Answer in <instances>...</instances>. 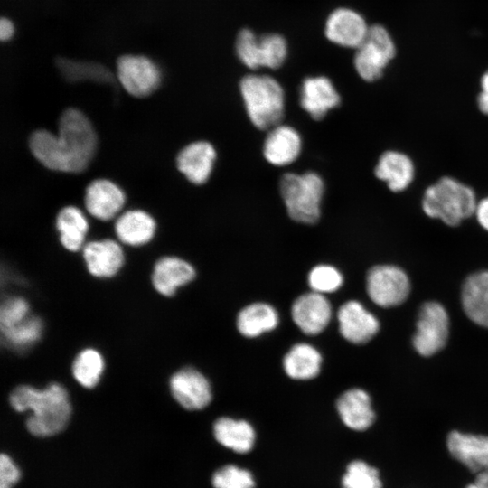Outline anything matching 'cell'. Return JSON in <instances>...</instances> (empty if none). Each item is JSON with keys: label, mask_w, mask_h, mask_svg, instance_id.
Listing matches in <instances>:
<instances>
[{"label": "cell", "mask_w": 488, "mask_h": 488, "mask_svg": "<svg viewBox=\"0 0 488 488\" xmlns=\"http://www.w3.org/2000/svg\"><path fill=\"white\" fill-rule=\"evenodd\" d=\"M59 134L46 129L33 131L28 138L32 155L50 170L81 173L97 150L98 137L88 117L77 108H65L58 122Z\"/></svg>", "instance_id": "cell-1"}, {"label": "cell", "mask_w": 488, "mask_h": 488, "mask_svg": "<svg viewBox=\"0 0 488 488\" xmlns=\"http://www.w3.org/2000/svg\"><path fill=\"white\" fill-rule=\"evenodd\" d=\"M9 403L17 412H32L26 420V427L39 437L61 432L72 413L69 393L59 382H52L42 389L19 385L10 393Z\"/></svg>", "instance_id": "cell-2"}, {"label": "cell", "mask_w": 488, "mask_h": 488, "mask_svg": "<svg viewBox=\"0 0 488 488\" xmlns=\"http://www.w3.org/2000/svg\"><path fill=\"white\" fill-rule=\"evenodd\" d=\"M477 202L471 186L455 177L443 176L425 189L421 209L428 218L456 227L474 216Z\"/></svg>", "instance_id": "cell-3"}, {"label": "cell", "mask_w": 488, "mask_h": 488, "mask_svg": "<svg viewBox=\"0 0 488 488\" xmlns=\"http://www.w3.org/2000/svg\"><path fill=\"white\" fill-rule=\"evenodd\" d=\"M246 111L252 124L265 130L279 125L285 107V94L279 82L268 76L249 74L239 82Z\"/></svg>", "instance_id": "cell-4"}, {"label": "cell", "mask_w": 488, "mask_h": 488, "mask_svg": "<svg viewBox=\"0 0 488 488\" xmlns=\"http://www.w3.org/2000/svg\"><path fill=\"white\" fill-rule=\"evenodd\" d=\"M279 188L292 220L305 224H314L319 220L324 184L317 174L287 173L281 177Z\"/></svg>", "instance_id": "cell-5"}, {"label": "cell", "mask_w": 488, "mask_h": 488, "mask_svg": "<svg viewBox=\"0 0 488 488\" xmlns=\"http://www.w3.org/2000/svg\"><path fill=\"white\" fill-rule=\"evenodd\" d=\"M235 52L240 62L249 70H276L286 60L288 45L278 33L258 36L252 30L244 28L236 37Z\"/></svg>", "instance_id": "cell-6"}, {"label": "cell", "mask_w": 488, "mask_h": 488, "mask_svg": "<svg viewBox=\"0 0 488 488\" xmlns=\"http://www.w3.org/2000/svg\"><path fill=\"white\" fill-rule=\"evenodd\" d=\"M354 68L365 81L380 79L396 52L394 42L381 25H372L362 43L355 49Z\"/></svg>", "instance_id": "cell-7"}, {"label": "cell", "mask_w": 488, "mask_h": 488, "mask_svg": "<svg viewBox=\"0 0 488 488\" xmlns=\"http://www.w3.org/2000/svg\"><path fill=\"white\" fill-rule=\"evenodd\" d=\"M412 343L418 354L429 357L441 351L449 335V317L438 302H425L419 308Z\"/></svg>", "instance_id": "cell-8"}, {"label": "cell", "mask_w": 488, "mask_h": 488, "mask_svg": "<svg viewBox=\"0 0 488 488\" xmlns=\"http://www.w3.org/2000/svg\"><path fill=\"white\" fill-rule=\"evenodd\" d=\"M366 289L376 305L389 308L401 305L410 292V281L399 267L382 264L372 267L367 274Z\"/></svg>", "instance_id": "cell-9"}, {"label": "cell", "mask_w": 488, "mask_h": 488, "mask_svg": "<svg viewBox=\"0 0 488 488\" xmlns=\"http://www.w3.org/2000/svg\"><path fill=\"white\" fill-rule=\"evenodd\" d=\"M117 79L128 94L145 98L158 89L162 75L159 67L151 59L126 54L117 60Z\"/></svg>", "instance_id": "cell-10"}, {"label": "cell", "mask_w": 488, "mask_h": 488, "mask_svg": "<svg viewBox=\"0 0 488 488\" xmlns=\"http://www.w3.org/2000/svg\"><path fill=\"white\" fill-rule=\"evenodd\" d=\"M369 28L361 14L349 7H338L327 16L324 34L332 43L357 49L366 38Z\"/></svg>", "instance_id": "cell-11"}, {"label": "cell", "mask_w": 488, "mask_h": 488, "mask_svg": "<svg viewBox=\"0 0 488 488\" xmlns=\"http://www.w3.org/2000/svg\"><path fill=\"white\" fill-rule=\"evenodd\" d=\"M169 389L175 401L187 410L204 408L212 397L206 377L190 367L183 368L171 376Z\"/></svg>", "instance_id": "cell-12"}, {"label": "cell", "mask_w": 488, "mask_h": 488, "mask_svg": "<svg viewBox=\"0 0 488 488\" xmlns=\"http://www.w3.org/2000/svg\"><path fill=\"white\" fill-rule=\"evenodd\" d=\"M446 448L472 473L488 471V436L453 430L447 435Z\"/></svg>", "instance_id": "cell-13"}, {"label": "cell", "mask_w": 488, "mask_h": 488, "mask_svg": "<svg viewBox=\"0 0 488 488\" xmlns=\"http://www.w3.org/2000/svg\"><path fill=\"white\" fill-rule=\"evenodd\" d=\"M337 318L341 334L352 343L369 342L380 329L377 318L355 300L344 303L338 310Z\"/></svg>", "instance_id": "cell-14"}, {"label": "cell", "mask_w": 488, "mask_h": 488, "mask_svg": "<svg viewBox=\"0 0 488 488\" xmlns=\"http://www.w3.org/2000/svg\"><path fill=\"white\" fill-rule=\"evenodd\" d=\"M291 314L295 324L305 333H320L329 324L332 308L323 294L310 292L297 297L293 303Z\"/></svg>", "instance_id": "cell-15"}, {"label": "cell", "mask_w": 488, "mask_h": 488, "mask_svg": "<svg viewBox=\"0 0 488 488\" xmlns=\"http://www.w3.org/2000/svg\"><path fill=\"white\" fill-rule=\"evenodd\" d=\"M124 202V192L108 179H94L85 188V208L97 219L108 221L113 218L123 207Z\"/></svg>", "instance_id": "cell-16"}, {"label": "cell", "mask_w": 488, "mask_h": 488, "mask_svg": "<svg viewBox=\"0 0 488 488\" xmlns=\"http://www.w3.org/2000/svg\"><path fill=\"white\" fill-rule=\"evenodd\" d=\"M82 257L89 273L99 278L114 277L125 260L121 247L110 239L86 243L82 248Z\"/></svg>", "instance_id": "cell-17"}, {"label": "cell", "mask_w": 488, "mask_h": 488, "mask_svg": "<svg viewBox=\"0 0 488 488\" xmlns=\"http://www.w3.org/2000/svg\"><path fill=\"white\" fill-rule=\"evenodd\" d=\"M340 102V95L327 77H307L303 80L300 105L314 119H322L329 110L338 107Z\"/></svg>", "instance_id": "cell-18"}, {"label": "cell", "mask_w": 488, "mask_h": 488, "mask_svg": "<svg viewBox=\"0 0 488 488\" xmlns=\"http://www.w3.org/2000/svg\"><path fill=\"white\" fill-rule=\"evenodd\" d=\"M195 277L193 267L175 256H164L154 264L151 275L155 291L164 296H173L177 289L190 283Z\"/></svg>", "instance_id": "cell-19"}, {"label": "cell", "mask_w": 488, "mask_h": 488, "mask_svg": "<svg viewBox=\"0 0 488 488\" xmlns=\"http://www.w3.org/2000/svg\"><path fill=\"white\" fill-rule=\"evenodd\" d=\"M216 158V151L207 141L192 142L176 155L177 169L192 183L202 184L210 177Z\"/></svg>", "instance_id": "cell-20"}, {"label": "cell", "mask_w": 488, "mask_h": 488, "mask_svg": "<svg viewBox=\"0 0 488 488\" xmlns=\"http://www.w3.org/2000/svg\"><path fill=\"white\" fill-rule=\"evenodd\" d=\"M375 176L393 192L407 190L415 178V164L405 153L388 150L381 154L374 170Z\"/></svg>", "instance_id": "cell-21"}, {"label": "cell", "mask_w": 488, "mask_h": 488, "mask_svg": "<svg viewBox=\"0 0 488 488\" xmlns=\"http://www.w3.org/2000/svg\"><path fill=\"white\" fill-rule=\"evenodd\" d=\"M461 302L471 321L488 328V269L472 273L465 279Z\"/></svg>", "instance_id": "cell-22"}, {"label": "cell", "mask_w": 488, "mask_h": 488, "mask_svg": "<svg viewBox=\"0 0 488 488\" xmlns=\"http://www.w3.org/2000/svg\"><path fill=\"white\" fill-rule=\"evenodd\" d=\"M343 423L354 431H365L373 424L375 413L369 394L361 389L343 393L336 402Z\"/></svg>", "instance_id": "cell-23"}, {"label": "cell", "mask_w": 488, "mask_h": 488, "mask_svg": "<svg viewBox=\"0 0 488 488\" xmlns=\"http://www.w3.org/2000/svg\"><path fill=\"white\" fill-rule=\"evenodd\" d=\"M301 146V138L296 129L277 125L272 127L265 139L263 155L269 164L284 166L296 160Z\"/></svg>", "instance_id": "cell-24"}, {"label": "cell", "mask_w": 488, "mask_h": 488, "mask_svg": "<svg viewBox=\"0 0 488 488\" xmlns=\"http://www.w3.org/2000/svg\"><path fill=\"white\" fill-rule=\"evenodd\" d=\"M212 430L215 440L236 454L246 455L255 446L256 432L246 420L222 417L214 422Z\"/></svg>", "instance_id": "cell-25"}, {"label": "cell", "mask_w": 488, "mask_h": 488, "mask_svg": "<svg viewBox=\"0 0 488 488\" xmlns=\"http://www.w3.org/2000/svg\"><path fill=\"white\" fill-rule=\"evenodd\" d=\"M114 229L121 242L129 246H141L152 239L155 221L143 210H128L117 217Z\"/></svg>", "instance_id": "cell-26"}, {"label": "cell", "mask_w": 488, "mask_h": 488, "mask_svg": "<svg viewBox=\"0 0 488 488\" xmlns=\"http://www.w3.org/2000/svg\"><path fill=\"white\" fill-rule=\"evenodd\" d=\"M55 66L61 78L69 83L92 81L112 86L116 84V77L112 71L99 62L74 61L64 57H57L55 59Z\"/></svg>", "instance_id": "cell-27"}, {"label": "cell", "mask_w": 488, "mask_h": 488, "mask_svg": "<svg viewBox=\"0 0 488 488\" xmlns=\"http://www.w3.org/2000/svg\"><path fill=\"white\" fill-rule=\"evenodd\" d=\"M55 226L61 244L69 251H78L83 244L88 230V221L81 211L73 206H64L55 217Z\"/></svg>", "instance_id": "cell-28"}, {"label": "cell", "mask_w": 488, "mask_h": 488, "mask_svg": "<svg viewBox=\"0 0 488 488\" xmlns=\"http://www.w3.org/2000/svg\"><path fill=\"white\" fill-rule=\"evenodd\" d=\"M278 324L276 309L268 304L254 303L243 308L237 318L239 333L249 338L272 331Z\"/></svg>", "instance_id": "cell-29"}, {"label": "cell", "mask_w": 488, "mask_h": 488, "mask_svg": "<svg viewBox=\"0 0 488 488\" xmlns=\"http://www.w3.org/2000/svg\"><path fill=\"white\" fill-rule=\"evenodd\" d=\"M322 357L319 352L307 343L294 345L286 354L283 366L288 377L295 380H310L320 371Z\"/></svg>", "instance_id": "cell-30"}, {"label": "cell", "mask_w": 488, "mask_h": 488, "mask_svg": "<svg viewBox=\"0 0 488 488\" xmlns=\"http://www.w3.org/2000/svg\"><path fill=\"white\" fill-rule=\"evenodd\" d=\"M104 370V358L94 348L81 350L74 358L71 365L73 378L85 389L95 388L99 383Z\"/></svg>", "instance_id": "cell-31"}, {"label": "cell", "mask_w": 488, "mask_h": 488, "mask_svg": "<svg viewBox=\"0 0 488 488\" xmlns=\"http://www.w3.org/2000/svg\"><path fill=\"white\" fill-rule=\"evenodd\" d=\"M43 333V322L38 316L29 315L21 323L1 330L3 342L15 350H23L38 342Z\"/></svg>", "instance_id": "cell-32"}, {"label": "cell", "mask_w": 488, "mask_h": 488, "mask_svg": "<svg viewBox=\"0 0 488 488\" xmlns=\"http://www.w3.org/2000/svg\"><path fill=\"white\" fill-rule=\"evenodd\" d=\"M340 484L341 488L383 487L378 468L362 459H354L346 465Z\"/></svg>", "instance_id": "cell-33"}, {"label": "cell", "mask_w": 488, "mask_h": 488, "mask_svg": "<svg viewBox=\"0 0 488 488\" xmlns=\"http://www.w3.org/2000/svg\"><path fill=\"white\" fill-rule=\"evenodd\" d=\"M213 488H256L257 481L253 473L236 464H225L211 474Z\"/></svg>", "instance_id": "cell-34"}, {"label": "cell", "mask_w": 488, "mask_h": 488, "mask_svg": "<svg viewBox=\"0 0 488 488\" xmlns=\"http://www.w3.org/2000/svg\"><path fill=\"white\" fill-rule=\"evenodd\" d=\"M308 284L314 292L332 293L341 287L343 276L333 266L318 265L310 271Z\"/></svg>", "instance_id": "cell-35"}, {"label": "cell", "mask_w": 488, "mask_h": 488, "mask_svg": "<svg viewBox=\"0 0 488 488\" xmlns=\"http://www.w3.org/2000/svg\"><path fill=\"white\" fill-rule=\"evenodd\" d=\"M29 303L21 296H12L0 307V329L12 327L29 316Z\"/></svg>", "instance_id": "cell-36"}, {"label": "cell", "mask_w": 488, "mask_h": 488, "mask_svg": "<svg viewBox=\"0 0 488 488\" xmlns=\"http://www.w3.org/2000/svg\"><path fill=\"white\" fill-rule=\"evenodd\" d=\"M21 472L8 455L0 456V488H12L20 479Z\"/></svg>", "instance_id": "cell-37"}, {"label": "cell", "mask_w": 488, "mask_h": 488, "mask_svg": "<svg viewBox=\"0 0 488 488\" xmlns=\"http://www.w3.org/2000/svg\"><path fill=\"white\" fill-rule=\"evenodd\" d=\"M474 216L480 227L488 232V196L478 200Z\"/></svg>", "instance_id": "cell-38"}, {"label": "cell", "mask_w": 488, "mask_h": 488, "mask_svg": "<svg viewBox=\"0 0 488 488\" xmlns=\"http://www.w3.org/2000/svg\"><path fill=\"white\" fill-rule=\"evenodd\" d=\"M477 107L483 115H488V70L481 78V91L477 97Z\"/></svg>", "instance_id": "cell-39"}, {"label": "cell", "mask_w": 488, "mask_h": 488, "mask_svg": "<svg viewBox=\"0 0 488 488\" xmlns=\"http://www.w3.org/2000/svg\"><path fill=\"white\" fill-rule=\"evenodd\" d=\"M14 33V25L11 20L3 17L0 20V39L2 42L9 41Z\"/></svg>", "instance_id": "cell-40"}, {"label": "cell", "mask_w": 488, "mask_h": 488, "mask_svg": "<svg viewBox=\"0 0 488 488\" xmlns=\"http://www.w3.org/2000/svg\"><path fill=\"white\" fill-rule=\"evenodd\" d=\"M465 488H488V471L477 473L474 482L468 483Z\"/></svg>", "instance_id": "cell-41"}]
</instances>
